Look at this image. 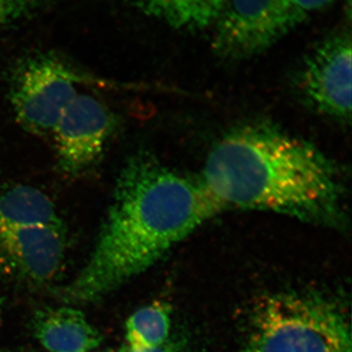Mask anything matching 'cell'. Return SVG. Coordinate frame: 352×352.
Instances as JSON below:
<instances>
[{"mask_svg": "<svg viewBox=\"0 0 352 352\" xmlns=\"http://www.w3.org/2000/svg\"><path fill=\"white\" fill-rule=\"evenodd\" d=\"M298 25L289 0H226L214 25V50L227 59L258 55Z\"/></svg>", "mask_w": 352, "mask_h": 352, "instance_id": "cell-5", "label": "cell"}, {"mask_svg": "<svg viewBox=\"0 0 352 352\" xmlns=\"http://www.w3.org/2000/svg\"><path fill=\"white\" fill-rule=\"evenodd\" d=\"M296 24H300L308 16L330 6L333 0H289Z\"/></svg>", "mask_w": 352, "mask_h": 352, "instance_id": "cell-14", "label": "cell"}, {"mask_svg": "<svg viewBox=\"0 0 352 352\" xmlns=\"http://www.w3.org/2000/svg\"><path fill=\"white\" fill-rule=\"evenodd\" d=\"M223 210L201 178L148 153L131 157L120 170L91 256L62 300L99 302Z\"/></svg>", "mask_w": 352, "mask_h": 352, "instance_id": "cell-1", "label": "cell"}, {"mask_svg": "<svg viewBox=\"0 0 352 352\" xmlns=\"http://www.w3.org/2000/svg\"><path fill=\"white\" fill-rule=\"evenodd\" d=\"M145 15L180 31L214 27L226 0H133Z\"/></svg>", "mask_w": 352, "mask_h": 352, "instance_id": "cell-11", "label": "cell"}, {"mask_svg": "<svg viewBox=\"0 0 352 352\" xmlns=\"http://www.w3.org/2000/svg\"><path fill=\"white\" fill-rule=\"evenodd\" d=\"M175 344L171 342H164L162 346L152 347V349H132L131 347L126 346L124 349H122L120 352H175Z\"/></svg>", "mask_w": 352, "mask_h": 352, "instance_id": "cell-15", "label": "cell"}, {"mask_svg": "<svg viewBox=\"0 0 352 352\" xmlns=\"http://www.w3.org/2000/svg\"><path fill=\"white\" fill-rule=\"evenodd\" d=\"M78 76L63 60L45 53L16 64L9 82V100L25 131L51 135L65 109L78 94Z\"/></svg>", "mask_w": 352, "mask_h": 352, "instance_id": "cell-4", "label": "cell"}, {"mask_svg": "<svg viewBox=\"0 0 352 352\" xmlns=\"http://www.w3.org/2000/svg\"><path fill=\"white\" fill-rule=\"evenodd\" d=\"M66 251L65 227L27 226L0 228V252L11 274L43 286L53 281Z\"/></svg>", "mask_w": 352, "mask_h": 352, "instance_id": "cell-8", "label": "cell"}, {"mask_svg": "<svg viewBox=\"0 0 352 352\" xmlns=\"http://www.w3.org/2000/svg\"><path fill=\"white\" fill-rule=\"evenodd\" d=\"M243 352H352L351 324L327 300L275 294L252 310Z\"/></svg>", "mask_w": 352, "mask_h": 352, "instance_id": "cell-3", "label": "cell"}, {"mask_svg": "<svg viewBox=\"0 0 352 352\" xmlns=\"http://www.w3.org/2000/svg\"><path fill=\"white\" fill-rule=\"evenodd\" d=\"M201 182L223 208L274 212L344 227L346 185L318 148L266 124L238 127L206 160Z\"/></svg>", "mask_w": 352, "mask_h": 352, "instance_id": "cell-2", "label": "cell"}, {"mask_svg": "<svg viewBox=\"0 0 352 352\" xmlns=\"http://www.w3.org/2000/svg\"><path fill=\"white\" fill-rule=\"evenodd\" d=\"M65 227L54 203L36 187L15 185L0 190V228Z\"/></svg>", "mask_w": 352, "mask_h": 352, "instance_id": "cell-10", "label": "cell"}, {"mask_svg": "<svg viewBox=\"0 0 352 352\" xmlns=\"http://www.w3.org/2000/svg\"><path fill=\"white\" fill-rule=\"evenodd\" d=\"M170 324V309L166 303L156 300L139 308L126 321L127 346L144 349L162 346L168 340Z\"/></svg>", "mask_w": 352, "mask_h": 352, "instance_id": "cell-12", "label": "cell"}, {"mask_svg": "<svg viewBox=\"0 0 352 352\" xmlns=\"http://www.w3.org/2000/svg\"><path fill=\"white\" fill-rule=\"evenodd\" d=\"M32 333L50 352H89L100 346L103 335L75 307H45L32 319Z\"/></svg>", "mask_w": 352, "mask_h": 352, "instance_id": "cell-9", "label": "cell"}, {"mask_svg": "<svg viewBox=\"0 0 352 352\" xmlns=\"http://www.w3.org/2000/svg\"><path fill=\"white\" fill-rule=\"evenodd\" d=\"M6 274H11V273L10 270H9L8 265H7L6 259H4L1 252H0V276Z\"/></svg>", "mask_w": 352, "mask_h": 352, "instance_id": "cell-16", "label": "cell"}, {"mask_svg": "<svg viewBox=\"0 0 352 352\" xmlns=\"http://www.w3.org/2000/svg\"><path fill=\"white\" fill-rule=\"evenodd\" d=\"M117 126V117L105 103L92 95L76 94L51 134L58 168L68 175L89 170L100 159Z\"/></svg>", "mask_w": 352, "mask_h": 352, "instance_id": "cell-6", "label": "cell"}, {"mask_svg": "<svg viewBox=\"0 0 352 352\" xmlns=\"http://www.w3.org/2000/svg\"><path fill=\"white\" fill-rule=\"evenodd\" d=\"M351 32H336L317 46L302 69L307 101L319 112L342 122L351 117Z\"/></svg>", "mask_w": 352, "mask_h": 352, "instance_id": "cell-7", "label": "cell"}, {"mask_svg": "<svg viewBox=\"0 0 352 352\" xmlns=\"http://www.w3.org/2000/svg\"><path fill=\"white\" fill-rule=\"evenodd\" d=\"M109 352H113V351H109Z\"/></svg>", "mask_w": 352, "mask_h": 352, "instance_id": "cell-18", "label": "cell"}, {"mask_svg": "<svg viewBox=\"0 0 352 352\" xmlns=\"http://www.w3.org/2000/svg\"><path fill=\"white\" fill-rule=\"evenodd\" d=\"M53 0H0V28L17 24L50 6Z\"/></svg>", "mask_w": 352, "mask_h": 352, "instance_id": "cell-13", "label": "cell"}, {"mask_svg": "<svg viewBox=\"0 0 352 352\" xmlns=\"http://www.w3.org/2000/svg\"><path fill=\"white\" fill-rule=\"evenodd\" d=\"M1 314H2V300H1V298H0V318H1Z\"/></svg>", "mask_w": 352, "mask_h": 352, "instance_id": "cell-17", "label": "cell"}]
</instances>
